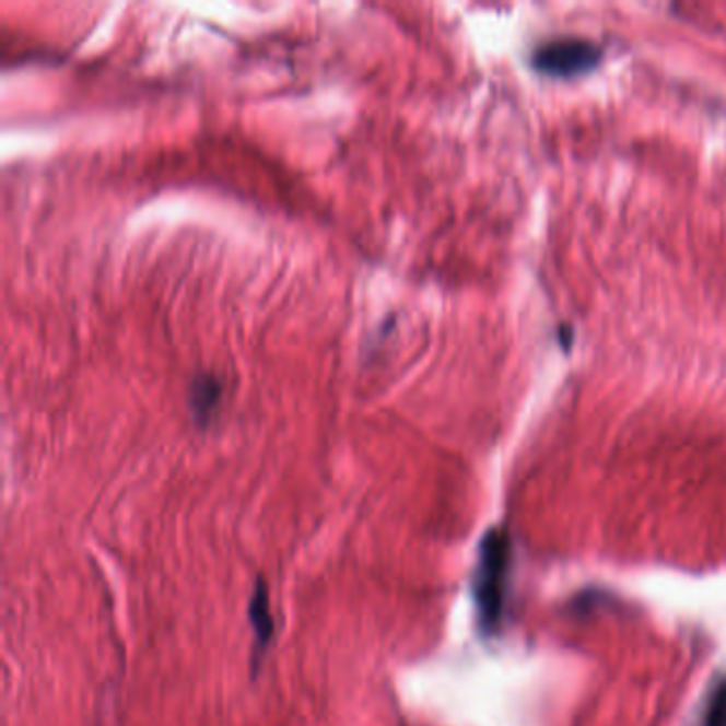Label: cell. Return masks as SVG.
I'll use <instances>...</instances> for the list:
<instances>
[{"label": "cell", "instance_id": "obj_1", "mask_svg": "<svg viewBox=\"0 0 726 726\" xmlns=\"http://www.w3.org/2000/svg\"><path fill=\"white\" fill-rule=\"evenodd\" d=\"M510 561L512 546L507 532L501 528L485 532L473 577V597L480 613V624L485 631H494L501 622L507 593Z\"/></svg>", "mask_w": 726, "mask_h": 726}, {"label": "cell", "instance_id": "obj_2", "mask_svg": "<svg viewBox=\"0 0 726 726\" xmlns=\"http://www.w3.org/2000/svg\"><path fill=\"white\" fill-rule=\"evenodd\" d=\"M601 60V47L586 39H559L535 51L532 67L546 75L573 78L595 69Z\"/></svg>", "mask_w": 726, "mask_h": 726}, {"label": "cell", "instance_id": "obj_3", "mask_svg": "<svg viewBox=\"0 0 726 726\" xmlns=\"http://www.w3.org/2000/svg\"><path fill=\"white\" fill-rule=\"evenodd\" d=\"M247 616L254 629V642H256V654L258 658L262 656V652L271 644L273 631H276V622H273V611H271V601H269V590L265 586V582L260 579L258 586L251 593L249 599V607H247Z\"/></svg>", "mask_w": 726, "mask_h": 726}, {"label": "cell", "instance_id": "obj_4", "mask_svg": "<svg viewBox=\"0 0 726 726\" xmlns=\"http://www.w3.org/2000/svg\"><path fill=\"white\" fill-rule=\"evenodd\" d=\"M222 397V386L213 375H201L190 386V409L197 418V422L207 424L211 415L218 411Z\"/></svg>", "mask_w": 726, "mask_h": 726}, {"label": "cell", "instance_id": "obj_5", "mask_svg": "<svg viewBox=\"0 0 726 726\" xmlns=\"http://www.w3.org/2000/svg\"><path fill=\"white\" fill-rule=\"evenodd\" d=\"M705 726H726V678L712 690L705 712Z\"/></svg>", "mask_w": 726, "mask_h": 726}]
</instances>
